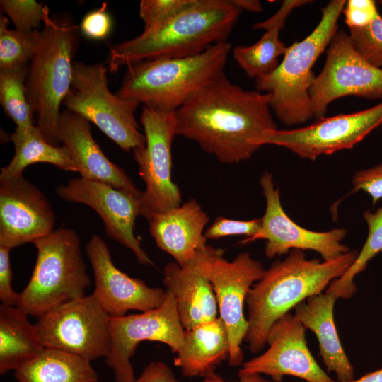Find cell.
<instances>
[{"label": "cell", "instance_id": "1", "mask_svg": "<svg viewBox=\"0 0 382 382\" xmlns=\"http://www.w3.org/2000/svg\"><path fill=\"white\" fill-rule=\"evenodd\" d=\"M270 95L244 90L222 74L175 110L176 135L196 141L223 163L250 158L269 131L277 129Z\"/></svg>", "mask_w": 382, "mask_h": 382}, {"label": "cell", "instance_id": "2", "mask_svg": "<svg viewBox=\"0 0 382 382\" xmlns=\"http://www.w3.org/2000/svg\"><path fill=\"white\" fill-rule=\"evenodd\" d=\"M357 250L330 260L308 259L303 250H291L274 262L250 289L246 299L248 330L244 341L257 354L267 345L272 325L308 297L323 293L352 265Z\"/></svg>", "mask_w": 382, "mask_h": 382}, {"label": "cell", "instance_id": "3", "mask_svg": "<svg viewBox=\"0 0 382 382\" xmlns=\"http://www.w3.org/2000/svg\"><path fill=\"white\" fill-rule=\"evenodd\" d=\"M242 11L233 0H197L172 19L110 47L111 72L123 66L161 58H181L226 42Z\"/></svg>", "mask_w": 382, "mask_h": 382}, {"label": "cell", "instance_id": "4", "mask_svg": "<svg viewBox=\"0 0 382 382\" xmlns=\"http://www.w3.org/2000/svg\"><path fill=\"white\" fill-rule=\"evenodd\" d=\"M231 43L215 44L187 57L161 58L127 66L116 93L161 111H175L192 96L224 74Z\"/></svg>", "mask_w": 382, "mask_h": 382}, {"label": "cell", "instance_id": "5", "mask_svg": "<svg viewBox=\"0 0 382 382\" xmlns=\"http://www.w3.org/2000/svg\"><path fill=\"white\" fill-rule=\"evenodd\" d=\"M345 0L330 1L321 9V18L303 40L295 42L275 70L255 79L257 91L270 95V108L286 125L303 124L313 117L309 95L316 76L312 67L338 30L337 21Z\"/></svg>", "mask_w": 382, "mask_h": 382}, {"label": "cell", "instance_id": "6", "mask_svg": "<svg viewBox=\"0 0 382 382\" xmlns=\"http://www.w3.org/2000/svg\"><path fill=\"white\" fill-rule=\"evenodd\" d=\"M41 33L40 46L28 66L26 97L36 126L49 143L59 146L60 106L71 87L79 30L71 21L50 18Z\"/></svg>", "mask_w": 382, "mask_h": 382}, {"label": "cell", "instance_id": "7", "mask_svg": "<svg viewBox=\"0 0 382 382\" xmlns=\"http://www.w3.org/2000/svg\"><path fill=\"white\" fill-rule=\"evenodd\" d=\"M37 251L30 279L17 306L40 318L52 309L86 296L91 284L79 235L59 228L33 243Z\"/></svg>", "mask_w": 382, "mask_h": 382}, {"label": "cell", "instance_id": "8", "mask_svg": "<svg viewBox=\"0 0 382 382\" xmlns=\"http://www.w3.org/2000/svg\"><path fill=\"white\" fill-rule=\"evenodd\" d=\"M107 73L103 64L74 62L71 87L62 104L93 122L122 150L144 147L146 138L135 118L140 104L112 93Z\"/></svg>", "mask_w": 382, "mask_h": 382}, {"label": "cell", "instance_id": "9", "mask_svg": "<svg viewBox=\"0 0 382 382\" xmlns=\"http://www.w3.org/2000/svg\"><path fill=\"white\" fill-rule=\"evenodd\" d=\"M210 282L219 309V317L225 324L229 338L228 365H242L241 345L248 330L244 313L247 295L263 276L262 264L248 252H241L231 261L224 257V251L207 245L192 262Z\"/></svg>", "mask_w": 382, "mask_h": 382}, {"label": "cell", "instance_id": "10", "mask_svg": "<svg viewBox=\"0 0 382 382\" xmlns=\"http://www.w3.org/2000/svg\"><path fill=\"white\" fill-rule=\"evenodd\" d=\"M140 122L146 144L134 150L133 154L146 186L140 199V216L149 221L154 214L181 205L180 189L171 177L175 111L156 110L143 105Z\"/></svg>", "mask_w": 382, "mask_h": 382}, {"label": "cell", "instance_id": "11", "mask_svg": "<svg viewBox=\"0 0 382 382\" xmlns=\"http://www.w3.org/2000/svg\"><path fill=\"white\" fill-rule=\"evenodd\" d=\"M110 318L91 294L52 309L35 325L45 349L92 361L109 354Z\"/></svg>", "mask_w": 382, "mask_h": 382}, {"label": "cell", "instance_id": "12", "mask_svg": "<svg viewBox=\"0 0 382 382\" xmlns=\"http://www.w3.org/2000/svg\"><path fill=\"white\" fill-rule=\"evenodd\" d=\"M313 117H325L328 105L343 96L382 98V69L368 62L343 30L331 40L324 66L309 91Z\"/></svg>", "mask_w": 382, "mask_h": 382}, {"label": "cell", "instance_id": "13", "mask_svg": "<svg viewBox=\"0 0 382 382\" xmlns=\"http://www.w3.org/2000/svg\"><path fill=\"white\" fill-rule=\"evenodd\" d=\"M166 291L163 303L155 309L110 318V349L105 364L112 370L115 382H135L131 359L140 342H162L175 354L181 348L185 329L173 294Z\"/></svg>", "mask_w": 382, "mask_h": 382}, {"label": "cell", "instance_id": "14", "mask_svg": "<svg viewBox=\"0 0 382 382\" xmlns=\"http://www.w3.org/2000/svg\"><path fill=\"white\" fill-rule=\"evenodd\" d=\"M382 123V102L370 108L317 120L308 126L267 132L260 146L284 147L311 161L342 149H352Z\"/></svg>", "mask_w": 382, "mask_h": 382}, {"label": "cell", "instance_id": "15", "mask_svg": "<svg viewBox=\"0 0 382 382\" xmlns=\"http://www.w3.org/2000/svg\"><path fill=\"white\" fill-rule=\"evenodd\" d=\"M260 184L266 200L261 227L255 236L243 239V244L265 239L264 251L268 259L298 249L316 251L323 260H330L350 250L341 243L347 235L345 228L318 232L304 228L292 221L282 206L279 189L274 186L270 173L265 171L262 175Z\"/></svg>", "mask_w": 382, "mask_h": 382}, {"label": "cell", "instance_id": "16", "mask_svg": "<svg viewBox=\"0 0 382 382\" xmlns=\"http://www.w3.org/2000/svg\"><path fill=\"white\" fill-rule=\"evenodd\" d=\"M306 330L294 313L285 314L268 332V349L243 363L238 372L265 374L274 382H282L285 376H295L306 382H338L315 360L307 345Z\"/></svg>", "mask_w": 382, "mask_h": 382}, {"label": "cell", "instance_id": "17", "mask_svg": "<svg viewBox=\"0 0 382 382\" xmlns=\"http://www.w3.org/2000/svg\"><path fill=\"white\" fill-rule=\"evenodd\" d=\"M62 199L85 204L100 216L108 237L131 250L142 265H153L134 234L141 214L140 199L108 184L83 178L70 180L56 188Z\"/></svg>", "mask_w": 382, "mask_h": 382}, {"label": "cell", "instance_id": "18", "mask_svg": "<svg viewBox=\"0 0 382 382\" xmlns=\"http://www.w3.org/2000/svg\"><path fill=\"white\" fill-rule=\"evenodd\" d=\"M86 253L94 275L93 295L110 317L124 316L132 310L145 312L163 303L166 290L149 286L119 270L106 243L99 236L92 235Z\"/></svg>", "mask_w": 382, "mask_h": 382}, {"label": "cell", "instance_id": "19", "mask_svg": "<svg viewBox=\"0 0 382 382\" xmlns=\"http://www.w3.org/2000/svg\"><path fill=\"white\" fill-rule=\"evenodd\" d=\"M55 214L44 194L23 175L0 180V245L10 249L51 233Z\"/></svg>", "mask_w": 382, "mask_h": 382}, {"label": "cell", "instance_id": "20", "mask_svg": "<svg viewBox=\"0 0 382 382\" xmlns=\"http://www.w3.org/2000/svg\"><path fill=\"white\" fill-rule=\"evenodd\" d=\"M59 137L81 178L101 182L141 198V192L126 172L110 161L91 134L90 122L67 109L61 112Z\"/></svg>", "mask_w": 382, "mask_h": 382}, {"label": "cell", "instance_id": "21", "mask_svg": "<svg viewBox=\"0 0 382 382\" xmlns=\"http://www.w3.org/2000/svg\"><path fill=\"white\" fill-rule=\"evenodd\" d=\"M208 214L195 199L154 214L148 221L149 233L158 248L180 266L192 262L208 245L204 229Z\"/></svg>", "mask_w": 382, "mask_h": 382}, {"label": "cell", "instance_id": "22", "mask_svg": "<svg viewBox=\"0 0 382 382\" xmlns=\"http://www.w3.org/2000/svg\"><path fill=\"white\" fill-rule=\"evenodd\" d=\"M163 284L175 301L177 311L185 330L219 317L216 299L209 279L190 262L180 266L170 262L163 268Z\"/></svg>", "mask_w": 382, "mask_h": 382}, {"label": "cell", "instance_id": "23", "mask_svg": "<svg viewBox=\"0 0 382 382\" xmlns=\"http://www.w3.org/2000/svg\"><path fill=\"white\" fill-rule=\"evenodd\" d=\"M337 299L327 291L313 295L299 303L294 308V314L316 335L328 372L335 373L338 382H349L355 379L354 370L336 329L334 307Z\"/></svg>", "mask_w": 382, "mask_h": 382}, {"label": "cell", "instance_id": "24", "mask_svg": "<svg viewBox=\"0 0 382 382\" xmlns=\"http://www.w3.org/2000/svg\"><path fill=\"white\" fill-rule=\"evenodd\" d=\"M229 350L226 327L218 317L185 330L183 345L173 363L185 377H205L228 358Z\"/></svg>", "mask_w": 382, "mask_h": 382}, {"label": "cell", "instance_id": "25", "mask_svg": "<svg viewBox=\"0 0 382 382\" xmlns=\"http://www.w3.org/2000/svg\"><path fill=\"white\" fill-rule=\"evenodd\" d=\"M311 2L307 0H285L279 10L266 21L253 25L254 29L265 30L261 38L250 46H238L233 56L239 66L250 78L258 79L273 72L279 65L278 58L287 47L279 39V32L295 8Z\"/></svg>", "mask_w": 382, "mask_h": 382}, {"label": "cell", "instance_id": "26", "mask_svg": "<svg viewBox=\"0 0 382 382\" xmlns=\"http://www.w3.org/2000/svg\"><path fill=\"white\" fill-rule=\"evenodd\" d=\"M18 306H0V374L16 371L45 349L35 324Z\"/></svg>", "mask_w": 382, "mask_h": 382}, {"label": "cell", "instance_id": "27", "mask_svg": "<svg viewBox=\"0 0 382 382\" xmlns=\"http://www.w3.org/2000/svg\"><path fill=\"white\" fill-rule=\"evenodd\" d=\"M15 153L10 163L1 168L0 180L23 175L29 165L46 163L67 171L77 172L76 167L64 146L49 143L37 126L16 127L10 136Z\"/></svg>", "mask_w": 382, "mask_h": 382}, {"label": "cell", "instance_id": "28", "mask_svg": "<svg viewBox=\"0 0 382 382\" xmlns=\"http://www.w3.org/2000/svg\"><path fill=\"white\" fill-rule=\"evenodd\" d=\"M14 376L18 382H99L91 361L50 349L15 371Z\"/></svg>", "mask_w": 382, "mask_h": 382}, {"label": "cell", "instance_id": "29", "mask_svg": "<svg viewBox=\"0 0 382 382\" xmlns=\"http://www.w3.org/2000/svg\"><path fill=\"white\" fill-rule=\"evenodd\" d=\"M369 232L367 238L357 258L340 278L333 280L326 290L337 299H349L357 292L354 277L363 272L376 255L382 253V207L376 212L366 210L363 214Z\"/></svg>", "mask_w": 382, "mask_h": 382}, {"label": "cell", "instance_id": "30", "mask_svg": "<svg viewBox=\"0 0 382 382\" xmlns=\"http://www.w3.org/2000/svg\"><path fill=\"white\" fill-rule=\"evenodd\" d=\"M28 66L8 70H0V102L6 114L16 127L34 125V115L25 92Z\"/></svg>", "mask_w": 382, "mask_h": 382}, {"label": "cell", "instance_id": "31", "mask_svg": "<svg viewBox=\"0 0 382 382\" xmlns=\"http://www.w3.org/2000/svg\"><path fill=\"white\" fill-rule=\"evenodd\" d=\"M9 20L0 16V70L28 66L42 39L41 31L23 32L8 28Z\"/></svg>", "mask_w": 382, "mask_h": 382}, {"label": "cell", "instance_id": "32", "mask_svg": "<svg viewBox=\"0 0 382 382\" xmlns=\"http://www.w3.org/2000/svg\"><path fill=\"white\" fill-rule=\"evenodd\" d=\"M0 6L20 31L36 30L50 18L49 8L34 0H1Z\"/></svg>", "mask_w": 382, "mask_h": 382}, {"label": "cell", "instance_id": "33", "mask_svg": "<svg viewBox=\"0 0 382 382\" xmlns=\"http://www.w3.org/2000/svg\"><path fill=\"white\" fill-rule=\"evenodd\" d=\"M356 50L371 65L382 69V17L380 14L369 25L349 29Z\"/></svg>", "mask_w": 382, "mask_h": 382}, {"label": "cell", "instance_id": "34", "mask_svg": "<svg viewBox=\"0 0 382 382\" xmlns=\"http://www.w3.org/2000/svg\"><path fill=\"white\" fill-rule=\"evenodd\" d=\"M197 0H142L139 16L144 31L161 25L193 6Z\"/></svg>", "mask_w": 382, "mask_h": 382}, {"label": "cell", "instance_id": "35", "mask_svg": "<svg viewBox=\"0 0 382 382\" xmlns=\"http://www.w3.org/2000/svg\"><path fill=\"white\" fill-rule=\"evenodd\" d=\"M260 227L261 218L239 221L219 216L204 231V236L207 239H219L232 236H245L250 238L255 236Z\"/></svg>", "mask_w": 382, "mask_h": 382}, {"label": "cell", "instance_id": "36", "mask_svg": "<svg viewBox=\"0 0 382 382\" xmlns=\"http://www.w3.org/2000/svg\"><path fill=\"white\" fill-rule=\"evenodd\" d=\"M342 12L349 29L365 27L379 15L376 3L372 0H349Z\"/></svg>", "mask_w": 382, "mask_h": 382}, {"label": "cell", "instance_id": "37", "mask_svg": "<svg viewBox=\"0 0 382 382\" xmlns=\"http://www.w3.org/2000/svg\"><path fill=\"white\" fill-rule=\"evenodd\" d=\"M112 19L107 11V4L103 3L100 8L87 13L81 24L83 34L93 40L105 39L112 29Z\"/></svg>", "mask_w": 382, "mask_h": 382}, {"label": "cell", "instance_id": "38", "mask_svg": "<svg viewBox=\"0 0 382 382\" xmlns=\"http://www.w3.org/2000/svg\"><path fill=\"white\" fill-rule=\"evenodd\" d=\"M352 192L362 190L369 194L373 204L382 198V163L374 167L360 170L352 178Z\"/></svg>", "mask_w": 382, "mask_h": 382}, {"label": "cell", "instance_id": "39", "mask_svg": "<svg viewBox=\"0 0 382 382\" xmlns=\"http://www.w3.org/2000/svg\"><path fill=\"white\" fill-rule=\"evenodd\" d=\"M11 250L9 248L0 245V300L3 305L17 306L19 293L16 292L11 286Z\"/></svg>", "mask_w": 382, "mask_h": 382}, {"label": "cell", "instance_id": "40", "mask_svg": "<svg viewBox=\"0 0 382 382\" xmlns=\"http://www.w3.org/2000/svg\"><path fill=\"white\" fill-rule=\"evenodd\" d=\"M135 382H180L171 368L162 361H152L143 369Z\"/></svg>", "mask_w": 382, "mask_h": 382}, {"label": "cell", "instance_id": "41", "mask_svg": "<svg viewBox=\"0 0 382 382\" xmlns=\"http://www.w3.org/2000/svg\"><path fill=\"white\" fill-rule=\"evenodd\" d=\"M206 382H271L260 374H243L238 372V380L236 381H228L223 379L219 375L212 372L204 377Z\"/></svg>", "mask_w": 382, "mask_h": 382}, {"label": "cell", "instance_id": "42", "mask_svg": "<svg viewBox=\"0 0 382 382\" xmlns=\"http://www.w3.org/2000/svg\"><path fill=\"white\" fill-rule=\"evenodd\" d=\"M233 1L241 11L260 12L262 11L261 3L257 0H233Z\"/></svg>", "mask_w": 382, "mask_h": 382}, {"label": "cell", "instance_id": "43", "mask_svg": "<svg viewBox=\"0 0 382 382\" xmlns=\"http://www.w3.org/2000/svg\"><path fill=\"white\" fill-rule=\"evenodd\" d=\"M349 382H382V368Z\"/></svg>", "mask_w": 382, "mask_h": 382}, {"label": "cell", "instance_id": "44", "mask_svg": "<svg viewBox=\"0 0 382 382\" xmlns=\"http://www.w3.org/2000/svg\"><path fill=\"white\" fill-rule=\"evenodd\" d=\"M377 2L379 3L380 4H382V0L381 1H378Z\"/></svg>", "mask_w": 382, "mask_h": 382}, {"label": "cell", "instance_id": "45", "mask_svg": "<svg viewBox=\"0 0 382 382\" xmlns=\"http://www.w3.org/2000/svg\"><path fill=\"white\" fill-rule=\"evenodd\" d=\"M203 382H206L205 381H204Z\"/></svg>", "mask_w": 382, "mask_h": 382}, {"label": "cell", "instance_id": "46", "mask_svg": "<svg viewBox=\"0 0 382 382\" xmlns=\"http://www.w3.org/2000/svg\"><path fill=\"white\" fill-rule=\"evenodd\" d=\"M306 382V381H305Z\"/></svg>", "mask_w": 382, "mask_h": 382}]
</instances>
